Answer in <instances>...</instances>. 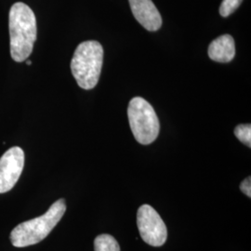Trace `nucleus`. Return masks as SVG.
<instances>
[{"instance_id": "0eeeda50", "label": "nucleus", "mask_w": 251, "mask_h": 251, "mask_svg": "<svg viewBox=\"0 0 251 251\" xmlns=\"http://www.w3.org/2000/svg\"><path fill=\"white\" fill-rule=\"evenodd\" d=\"M135 19L151 32L160 29L162 17L152 0H128Z\"/></svg>"}, {"instance_id": "f257e3e1", "label": "nucleus", "mask_w": 251, "mask_h": 251, "mask_svg": "<svg viewBox=\"0 0 251 251\" xmlns=\"http://www.w3.org/2000/svg\"><path fill=\"white\" fill-rule=\"evenodd\" d=\"M9 38L11 58L22 63L31 55L37 36L36 15L23 2L13 4L9 10Z\"/></svg>"}, {"instance_id": "20e7f679", "label": "nucleus", "mask_w": 251, "mask_h": 251, "mask_svg": "<svg viewBox=\"0 0 251 251\" xmlns=\"http://www.w3.org/2000/svg\"><path fill=\"white\" fill-rule=\"evenodd\" d=\"M127 117L136 141L148 145L159 134L160 124L152 105L141 97H135L128 103Z\"/></svg>"}, {"instance_id": "f8f14e48", "label": "nucleus", "mask_w": 251, "mask_h": 251, "mask_svg": "<svg viewBox=\"0 0 251 251\" xmlns=\"http://www.w3.org/2000/svg\"><path fill=\"white\" fill-rule=\"evenodd\" d=\"M240 190L242 191L243 193L249 197L251 198V178L248 177L243 180L240 184Z\"/></svg>"}, {"instance_id": "9b49d317", "label": "nucleus", "mask_w": 251, "mask_h": 251, "mask_svg": "<svg viewBox=\"0 0 251 251\" xmlns=\"http://www.w3.org/2000/svg\"><path fill=\"white\" fill-rule=\"evenodd\" d=\"M242 1L243 0H224L220 7V14L223 17L230 16L241 5Z\"/></svg>"}, {"instance_id": "1a4fd4ad", "label": "nucleus", "mask_w": 251, "mask_h": 251, "mask_svg": "<svg viewBox=\"0 0 251 251\" xmlns=\"http://www.w3.org/2000/svg\"><path fill=\"white\" fill-rule=\"evenodd\" d=\"M95 251H120L117 239L110 234H100L94 240Z\"/></svg>"}, {"instance_id": "39448f33", "label": "nucleus", "mask_w": 251, "mask_h": 251, "mask_svg": "<svg viewBox=\"0 0 251 251\" xmlns=\"http://www.w3.org/2000/svg\"><path fill=\"white\" fill-rule=\"evenodd\" d=\"M138 229L144 242L161 247L168 238V230L157 211L149 205L140 206L137 213Z\"/></svg>"}, {"instance_id": "6e6552de", "label": "nucleus", "mask_w": 251, "mask_h": 251, "mask_svg": "<svg viewBox=\"0 0 251 251\" xmlns=\"http://www.w3.org/2000/svg\"><path fill=\"white\" fill-rule=\"evenodd\" d=\"M235 55L233 36L224 35L213 40L208 47V57L218 63H230Z\"/></svg>"}, {"instance_id": "f03ea898", "label": "nucleus", "mask_w": 251, "mask_h": 251, "mask_svg": "<svg viewBox=\"0 0 251 251\" xmlns=\"http://www.w3.org/2000/svg\"><path fill=\"white\" fill-rule=\"evenodd\" d=\"M65 211V200H57L45 214L17 225L10 233L11 244L16 248H25L41 242L62 220Z\"/></svg>"}, {"instance_id": "423d86ee", "label": "nucleus", "mask_w": 251, "mask_h": 251, "mask_svg": "<svg viewBox=\"0 0 251 251\" xmlns=\"http://www.w3.org/2000/svg\"><path fill=\"white\" fill-rule=\"evenodd\" d=\"M25 166L24 150L14 146L0 157V194L10 191L17 183Z\"/></svg>"}, {"instance_id": "7ed1b4c3", "label": "nucleus", "mask_w": 251, "mask_h": 251, "mask_svg": "<svg viewBox=\"0 0 251 251\" xmlns=\"http://www.w3.org/2000/svg\"><path fill=\"white\" fill-rule=\"evenodd\" d=\"M103 63V48L98 41L82 42L75 50L71 71L78 86L91 90L99 82Z\"/></svg>"}, {"instance_id": "9d476101", "label": "nucleus", "mask_w": 251, "mask_h": 251, "mask_svg": "<svg viewBox=\"0 0 251 251\" xmlns=\"http://www.w3.org/2000/svg\"><path fill=\"white\" fill-rule=\"evenodd\" d=\"M234 135L236 138L245 144L251 147V124L238 125L234 128Z\"/></svg>"}, {"instance_id": "ddd939ff", "label": "nucleus", "mask_w": 251, "mask_h": 251, "mask_svg": "<svg viewBox=\"0 0 251 251\" xmlns=\"http://www.w3.org/2000/svg\"><path fill=\"white\" fill-rule=\"evenodd\" d=\"M26 64L27 65H31V64H32V62H31V61H27Z\"/></svg>"}]
</instances>
